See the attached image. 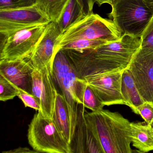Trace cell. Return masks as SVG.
Wrapping results in <instances>:
<instances>
[{
    "mask_svg": "<svg viewBox=\"0 0 153 153\" xmlns=\"http://www.w3.org/2000/svg\"><path fill=\"white\" fill-rule=\"evenodd\" d=\"M141 39L123 35L117 41L92 50L80 52L62 50L74 66L80 78L122 72L128 68L139 50Z\"/></svg>",
    "mask_w": 153,
    "mask_h": 153,
    "instance_id": "obj_1",
    "label": "cell"
},
{
    "mask_svg": "<svg viewBox=\"0 0 153 153\" xmlns=\"http://www.w3.org/2000/svg\"><path fill=\"white\" fill-rule=\"evenodd\" d=\"M86 124L105 153H132L131 122L108 110L85 113Z\"/></svg>",
    "mask_w": 153,
    "mask_h": 153,
    "instance_id": "obj_2",
    "label": "cell"
},
{
    "mask_svg": "<svg viewBox=\"0 0 153 153\" xmlns=\"http://www.w3.org/2000/svg\"><path fill=\"white\" fill-rule=\"evenodd\" d=\"M110 18L123 35L142 36L153 19V13L143 0H115Z\"/></svg>",
    "mask_w": 153,
    "mask_h": 153,
    "instance_id": "obj_3",
    "label": "cell"
},
{
    "mask_svg": "<svg viewBox=\"0 0 153 153\" xmlns=\"http://www.w3.org/2000/svg\"><path fill=\"white\" fill-rule=\"evenodd\" d=\"M122 34L113 21L92 13L67 29L59 37L57 49L62 45L78 39L98 40L108 43L119 40Z\"/></svg>",
    "mask_w": 153,
    "mask_h": 153,
    "instance_id": "obj_4",
    "label": "cell"
},
{
    "mask_svg": "<svg viewBox=\"0 0 153 153\" xmlns=\"http://www.w3.org/2000/svg\"><path fill=\"white\" fill-rule=\"evenodd\" d=\"M29 144L36 152L44 153H71L68 143L51 119L38 112L28 126Z\"/></svg>",
    "mask_w": 153,
    "mask_h": 153,
    "instance_id": "obj_5",
    "label": "cell"
},
{
    "mask_svg": "<svg viewBox=\"0 0 153 153\" xmlns=\"http://www.w3.org/2000/svg\"><path fill=\"white\" fill-rule=\"evenodd\" d=\"M47 24L37 25L1 35L0 60L29 59Z\"/></svg>",
    "mask_w": 153,
    "mask_h": 153,
    "instance_id": "obj_6",
    "label": "cell"
},
{
    "mask_svg": "<svg viewBox=\"0 0 153 153\" xmlns=\"http://www.w3.org/2000/svg\"><path fill=\"white\" fill-rule=\"evenodd\" d=\"M128 69L144 101L153 104V50L140 48Z\"/></svg>",
    "mask_w": 153,
    "mask_h": 153,
    "instance_id": "obj_7",
    "label": "cell"
},
{
    "mask_svg": "<svg viewBox=\"0 0 153 153\" xmlns=\"http://www.w3.org/2000/svg\"><path fill=\"white\" fill-rule=\"evenodd\" d=\"M49 22L36 5L0 10V34H8L24 28Z\"/></svg>",
    "mask_w": 153,
    "mask_h": 153,
    "instance_id": "obj_8",
    "label": "cell"
},
{
    "mask_svg": "<svg viewBox=\"0 0 153 153\" xmlns=\"http://www.w3.org/2000/svg\"><path fill=\"white\" fill-rule=\"evenodd\" d=\"M52 77L61 90L68 108H73L79 103L75 100L74 90L75 82L80 77L72 62L62 50L58 51L55 56Z\"/></svg>",
    "mask_w": 153,
    "mask_h": 153,
    "instance_id": "obj_9",
    "label": "cell"
},
{
    "mask_svg": "<svg viewBox=\"0 0 153 153\" xmlns=\"http://www.w3.org/2000/svg\"><path fill=\"white\" fill-rule=\"evenodd\" d=\"M57 91L51 73L47 68L34 69L32 74L31 94L40 105L38 111L44 117L52 119Z\"/></svg>",
    "mask_w": 153,
    "mask_h": 153,
    "instance_id": "obj_10",
    "label": "cell"
},
{
    "mask_svg": "<svg viewBox=\"0 0 153 153\" xmlns=\"http://www.w3.org/2000/svg\"><path fill=\"white\" fill-rule=\"evenodd\" d=\"M122 72L85 76L83 79L105 106L125 104L121 92Z\"/></svg>",
    "mask_w": 153,
    "mask_h": 153,
    "instance_id": "obj_11",
    "label": "cell"
},
{
    "mask_svg": "<svg viewBox=\"0 0 153 153\" xmlns=\"http://www.w3.org/2000/svg\"><path fill=\"white\" fill-rule=\"evenodd\" d=\"M62 32L55 22H50L29 58L35 69L47 68L52 75L57 40Z\"/></svg>",
    "mask_w": 153,
    "mask_h": 153,
    "instance_id": "obj_12",
    "label": "cell"
},
{
    "mask_svg": "<svg viewBox=\"0 0 153 153\" xmlns=\"http://www.w3.org/2000/svg\"><path fill=\"white\" fill-rule=\"evenodd\" d=\"M34 69L29 59L0 60V75L31 94L32 74Z\"/></svg>",
    "mask_w": 153,
    "mask_h": 153,
    "instance_id": "obj_13",
    "label": "cell"
},
{
    "mask_svg": "<svg viewBox=\"0 0 153 153\" xmlns=\"http://www.w3.org/2000/svg\"><path fill=\"white\" fill-rule=\"evenodd\" d=\"M52 120L68 144L71 139V122L65 99L62 94L57 92L53 111Z\"/></svg>",
    "mask_w": 153,
    "mask_h": 153,
    "instance_id": "obj_14",
    "label": "cell"
},
{
    "mask_svg": "<svg viewBox=\"0 0 153 153\" xmlns=\"http://www.w3.org/2000/svg\"><path fill=\"white\" fill-rule=\"evenodd\" d=\"M75 98L79 103L92 111L102 110L105 105L98 98L94 91L85 80L78 78L74 85Z\"/></svg>",
    "mask_w": 153,
    "mask_h": 153,
    "instance_id": "obj_15",
    "label": "cell"
},
{
    "mask_svg": "<svg viewBox=\"0 0 153 153\" xmlns=\"http://www.w3.org/2000/svg\"><path fill=\"white\" fill-rule=\"evenodd\" d=\"M132 143L145 153L153 151V130L146 122H131Z\"/></svg>",
    "mask_w": 153,
    "mask_h": 153,
    "instance_id": "obj_16",
    "label": "cell"
},
{
    "mask_svg": "<svg viewBox=\"0 0 153 153\" xmlns=\"http://www.w3.org/2000/svg\"><path fill=\"white\" fill-rule=\"evenodd\" d=\"M121 92L124 103L136 113L137 108L145 102L140 95L128 69L122 72Z\"/></svg>",
    "mask_w": 153,
    "mask_h": 153,
    "instance_id": "obj_17",
    "label": "cell"
},
{
    "mask_svg": "<svg viewBox=\"0 0 153 153\" xmlns=\"http://www.w3.org/2000/svg\"><path fill=\"white\" fill-rule=\"evenodd\" d=\"M85 17L77 0H70L60 19L55 22L63 33L67 29Z\"/></svg>",
    "mask_w": 153,
    "mask_h": 153,
    "instance_id": "obj_18",
    "label": "cell"
},
{
    "mask_svg": "<svg viewBox=\"0 0 153 153\" xmlns=\"http://www.w3.org/2000/svg\"><path fill=\"white\" fill-rule=\"evenodd\" d=\"M70 0H37L36 6L50 21H57Z\"/></svg>",
    "mask_w": 153,
    "mask_h": 153,
    "instance_id": "obj_19",
    "label": "cell"
},
{
    "mask_svg": "<svg viewBox=\"0 0 153 153\" xmlns=\"http://www.w3.org/2000/svg\"><path fill=\"white\" fill-rule=\"evenodd\" d=\"M107 43L108 42L102 40L87 39L74 40L67 42L59 47L56 51V54L60 50H73L81 53L86 50L96 49Z\"/></svg>",
    "mask_w": 153,
    "mask_h": 153,
    "instance_id": "obj_20",
    "label": "cell"
},
{
    "mask_svg": "<svg viewBox=\"0 0 153 153\" xmlns=\"http://www.w3.org/2000/svg\"><path fill=\"white\" fill-rule=\"evenodd\" d=\"M82 153H105L86 122L84 133Z\"/></svg>",
    "mask_w": 153,
    "mask_h": 153,
    "instance_id": "obj_21",
    "label": "cell"
},
{
    "mask_svg": "<svg viewBox=\"0 0 153 153\" xmlns=\"http://www.w3.org/2000/svg\"><path fill=\"white\" fill-rule=\"evenodd\" d=\"M19 88L0 75V100L5 102L18 96Z\"/></svg>",
    "mask_w": 153,
    "mask_h": 153,
    "instance_id": "obj_22",
    "label": "cell"
},
{
    "mask_svg": "<svg viewBox=\"0 0 153 153\" xmlns=\"http://www.w3.org/2000/svg\"><path fill=\"white\" fill-rule=\"evenodd\" d=\"M37 0H0V10L26 8L36 5Z\"/></svg>",
    "mask_w": 153,
    "mask_h": 153,
    "instance_id": "obj_23",
    "label": "cell"
},
{
    "mask_svg": "<svg viewBox=\"0 0 153 153\" xmlns=\"http://www.w3.org/2000/svg\"><path fill=\"white\" fill-rule=\"evenodd\" d=\"M17 96L21 100L25 107H29L38 111L40 110V105L36 97L31 94L19 88Z\"/></svg>",
    "mask_w": 153,
    "mask_h": 153,
    "instance_id": "obj_24",
    "label": "cell"
},
{
    "mask_svg": "<svg viewBox=\"0 0 153 153\" xmlns=\"http://www.w3.org/2000/svg\"><path fill=\"white\" fill-rule=\"evenodd\" d=\"M136 114L140 115L146 124L150 125L153 120V104L145 102L137 108Z\"/></svg>",
    "mask_w": 153,
    "mask_h": 153,
    "instance_id": "obj_25",
    "label": "cell"
},
{
    "mask_svg": "<svg viewBox=\"0 0 153 153\" xmlns=\"http://www.w3.org/2000/svg\"><path fill=\"white\" fill-rule=\"evenodd\" d=\"M141 39V48L153 50V19L146 29Z\"/></svg>",
    "mask_w": 153,
    "mask_h": 153,
    "instance_id": "obj_26",
    "label": "cell"
},
{
    "mask_svg": "<svg viewBox=\"0 0 153 153\" xmlns=\"http://www.w3.org/2000/svg\"><path fill=\"white\" fill-rule=\"evenodd\" d=\"M79 4L82 9L83 11L84 15L86 16L90 15L93 13V5H94V0H77Z\"/></svg>",
    "mask_w": 153,
    "mask_h": 153,
    "instance_id": "obj_27",
    "label": "cell"
},
{
    "mask_svg": "<svg viewBox=\"0 0 153 153\" xmlns=\"http://www.w3.org/2000/svg\"><path fill=\"white\" fill-rule=\"evenodd\" d=\"M32 150L28 147H19L13 150L4 151L1 153H31Z\"/></svg>",
    "mask_w": 153,
    "mask_h": 153,
    "instance_id": "obj_28",
    "label": "cell"
},
{
    "mask_svg": "<svg viewBox=\"0 0 153 153\" xmlns=\"http://www.w3.org/2000/svg\"><path fill=\"white\" fill-rule=\"evenodd\" d=\"M94 1L95 2L97 3L99 6H100L102 4L105 3L109 4L111 5L115 0H94Z\"/></svg>",
    "mask_w": 153,
    "mask_h": 153,
    "instance_id": "obj_29",
    "label": "cell"
},
{
    "mask_svg": "<svg viewBox=\"0 0 153 153\" xmlns=\"http://www.w3.org/2000/svg\"><path fill=\"white\" fill-rule=\"evenodd\" d=\"M147 7L153 13V0H143Z\"/></svg>",
    "mask_w": 153,
    "mask_h": 153,
    "instance_id": "obj_30",
    "label": "cell"
},
{
    "mask_svg": "<svg viewBox=\"0 0 153 153\" xmlns=\"http://www.w3.org/2000/svg\"><path fill=\"white\" fill-rule=\"evenodd\" d=\"M132 153H145L139 151V150H133Z\"/></svg>",
    "mask_w": 153,
    "mask_h": 153,
    "instance_id": "obj_31",
    "label": "cell"
},
{
    "mask_svg": "<svg viewBox=\"0 0 153 153\" xmlns=\"http://www.w3.org/2000/svg\"><path fill=\"white\" fill-rule=\"evenodd\" d=\"M149 126H150V127H151L153 130V120L152 121V123H151V124L149 125Z\"/></svg>",
    "mask_w": 153,
    "mask_h": 153,
    "instance_id": "obj_32",
    "label": "cell"
},
{
    "mask_svg": "<svg viewBox=\"0 0 153 153\" xmlns=\"http://www.w3.org/2000/svg\"><path fill=\"white\" fill-rule=\"evenodd\" d=\"M31 153H41V152H36V151H34V150H32V152Z\"/></svg>",
    "mask_w": 153,
    "mask_h": 153,
    "instance_id": "obj_33",
    "label": "cell"
}]
</instances>
